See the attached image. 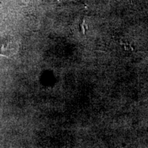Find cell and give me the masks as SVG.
I'll list each match as a JSON object with an SVG mask.
<instances>
[{
	"instance_id": "1",
	"label": "cell",
	"mask_w": 148,
	"mask_h": 148,
	"mask_svg": "<svg viewBox=\"0 0 148 148\" xmlns=\"http://www.w3.org/2000/svg\"><path fill=\"white\" fill-rule=\"evenodd\" d=\"M19 49V43L12 36H5L0 39V56L10 58L15 56Z\"/></svg>"
}]
</instances>
